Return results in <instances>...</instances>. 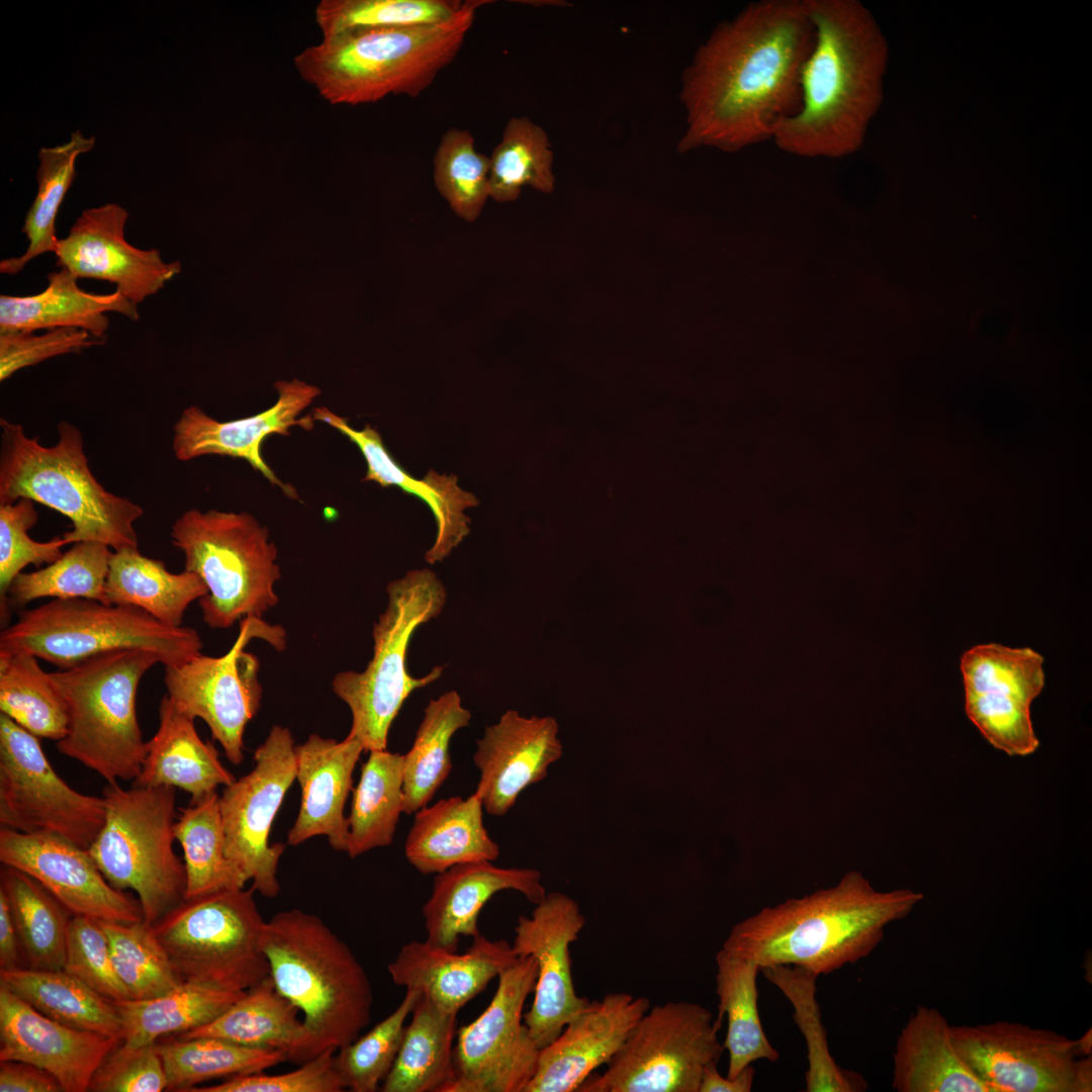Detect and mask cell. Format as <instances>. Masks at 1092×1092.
<instances>
[{
  "instance_id": "cell-1",
  "label": "cell",
  "mask_w": 1092,
  "mask_h": 1092,
  "mask_svg": "<svg viewBox=\"0 0 1092 1092\" xmlns=\"http://www.w3.org/2000/svg\"><path fill=\"white\" fill-rule=\"evenodd\" d=\"M813 38L806 0L753 2L716 26L682 75L678 151L735 153L771 141L800 108Z\"/></svg>"
},
{
  "instance_id": "cell-2",
  "label": "cell",
  "mask_w": 1092,
  "mask_h": 1092,
  "mask_svg": "<svg viewBox=\"0 0 1092 1092\" xmlns=\"http://www.w3.org/2000/svg\"><path fill=\"white\" fill-rule=\"evenodd\" d=\"M806 4L814 38L801 71L800 108L771 141L793 156L840 159L861 147L882 102L887 42L856 0Z\"/></svg>"
},
{
  "instance_id": "cell-3",
  "label": "cell",
  "mask_w": 1092,
  "mask_h": 1092,
  "mask_svg": "<svg viewBox=\"0 0 1092 1092\" xmlns=\"http://www.w3.org/2000/svg\"><path fill=\"white\" fill-rule=\"evenodd\" d=\"M920 892L877 891L860 873L836 886L766 907L736 923L724 940L728 953L760 967L792 965L817 977L869 957L886 927L905 918Z\"/></svg>"
},
{
  "instance_id": "cell-4",
  "label": "cell",
  "mask_w": 1092,
  "mask_h": 1092,
  "mask_svg": "<svg viewBox=\"0 0 1092 1092\" xmlns=\"http://www.w3.org/2000/svg\"><path fill=\"white\" fill-rule=\"evenodd\" d=\"M262 947L276 989L302 1013L303 1038L290 1061L337 1052L371 1019L370 980L350 946L322 918L300 909L265 922Z\"/></svg>"
},
{
  "instance_id": "cell-5",
  "label": "cell",
  "mask_w": 1092,
  "mask_h": 1092,
  "mask_svg": "<svg viewBox=\"0 0 1092 1092\" xmlns=\"http://www.w3.org/2000/svg\"><path fill=\"white\" fill-rule=\"evenodd\" d=\"M467 0L450 19L426 25L350 31L304 49L294 59L300 77L331 104L372 103L393 94L417 97L453 62L477 9Z\"/></svg>"
},
{
  "instance_id": "cell-6",
  "label": "cell",
  "mask_w": 1092,
  "mask_h": 1092,
  "mask_svg": "<svg viewBox=\"0 0 1092 1092\" xmlns=\"http://www.w3.org/2000/svg\"><path fill=\"white\" fill-rule=\"evenodd\" d=\"M0 427V505L28 498L61 513L73 525L63 535L67 544L99 542L114 551L138 547L133 525L143 508L97 481L78 428L61 421L57 443L47 447L19 424L1 419Z\"/></svg>"
},
{
  "instance_id": "cell-7",
  "label": "cell",
  "mask_w": 1092,
  "mask_h": 1092,
  "mask_svg": "<svg viewBox=\"0 0 1092 1092\" xmlns=\"http://www.w3.org/2000/svg\"><path fill=\"white\" fill-rule=\"evenodd\" d=\"M159 662L151 651L120 649L50 672L67 708L59 752L107 783L134 781L148 750L136 717V692L144 674Z\"/></svg>"
},
{
  "instance_id": "cell-8",
  "label": "cell",
  "mask_w": 1092,
  "mask_h": 1092,
  "mask_svg": "<svg viewBox=\"0 0 1092 1092\" xmlns=\"http://www.w3.org/2000/svg\"><path fill=\"white\" fill-rule=\"evenodd\" d=\"M387 606L373 625V657L363 671H341L332 680L335 695L347 704L352 723L346 737L364 751L387 749L392 722L410 695L441 677L444 666L422 677L406 669L410 641L421 625L438 617L447 600L444 584L428 568L408 571L386 587Z\"/></svg>"
},
{
  "instance_id": "cell-9",
  "label": "cell",
  "mask_w": 1092,
  "mask_h": 1092,
  "mask_svg": "<svg viewBox=\"0 0 1092 1092\" xmlns=\"http://www.w3.org/2000/svg\"><path fill=\"white\" fill-rule=\"evenodd\" d=\"M201 648L193 628L166 626L140 608L84 598L22 609L0 633V651H26L60 669L120 649L151 651L164 666H180Z\"/></svg>"
},
{
  "instance_id": "cell-10",
  "label": "cell",
  "mask_w": 1092,
  "mask_h": 1092,
  "mask_svg": "<svg viewBox=\"0 0 1092 1092\" xmlns=\"http://www.w3.org/2000/svg\"><path fill=\"white\" fill-rule=\"evenodd\" d=\"M171 538L184 553V570L206 585L198 604L209 627L225 629L244 618L262 619L279 602L277 548L254 516L191 509L175 521Z\"/></svg>"
},
{
  "instance_id": "cell-11",
  "label": "cell",
  "mask_w": 1092,
  "mask_h": 1092,
  "mask_svg": "<svg viewBox=\"0 0 1092 1092\" xmlns=\"http://www.w3.org/2000/svg\"><path fill=\"white\" fill-rule=\"evenodd\" d=\"M102 797L105 822L88 851L113 888L138 895L154 925L185 898V864L173 848L176 789L107 783Z\"/></svg>"
},
{
  "instance_id": "cell-12",
  "label": "cell",
  "mask_w": 1092,
  "mask_h": 1092,
  "mask_svg": "<svg viewBox=\"0 0 1092 1092\" xmlns=\"http://www.w3.org/2000/svg\"><path fill=\"white\" fill-rule=\"evenodd\" d=\"M254 889L184 899L153 925L184 982L244 992L270 976Z\"/></svg>"
},
{
  "instance_id": "cell-13",
  "label": "cell",
  "mask_w": 1092,
  "mask_h": 1092,
  "mask_svg": "<svg viewBox=\"0 0 1092 1092\" xmlns=\"http://www.w3.org/2000/svg\"><path fill=\"white\" fill-rule=\"evenodd\" d=\"M722 1020L705 1006L669 1001L650 1007L635 1023L601 1075L581 1092H699L705 1068L724 1051Z\"/></svg>"
},
{
  "instance_id": "cell-14",
  "label": "cell",
  "mask_w": 1092,
  "mask_h": 1092,
  "mask_svg": "<svg viewBox=\"0 0 1092 1092\" xmlns=\"http://www.w3.org/2000/svg\"><path fill=\"white\" fill-rule=\"evenodd\" d=\"M254 638L266 640L279 651L285 648L281 626L249 617L241 620L239 635L223 655L199 653L180 666H165L164 682L171 702L193 719L203 720L235 765L244 760V732L258 713L263 693L260 661L245 651Z\"/></svg>"
},
{
  "instance_id": "cell-15",
  "label": "cell",
  "mask_w": 1092,
  "mask_h": 1092,
  "mask_svg": "<svg viewBox=\"0 0 1092 1092\" xmlns=\"http://www.w3.org/2000/svg\"><path fill=\"white\" fill-rule=\"evenodd\" d=\"M103 797L71 788L51 765L37 737L0 714V824L54 833L88 849L105 822Z\"/></svg>"
},
{
  "instance_id": "cell-16",
  "label": "cell",
  "mask_w": 1092,
  "mask_h": 1092,
  "mask_svg": "<svg viewBox=\"0 0 1092 1092\" xmlns=\"http://www.w3.org/2000/svg\"><path fill=\"white\" fill-rule=\"evenodd\" d=\"M538 966L517 957L498 975L486 1009L457 1032L455 1080L449 1092H524L535 1075L540 1049L524 1023V1005L534 992Z\"/></svg>"
},
{
  "instance_id": "cell-17",
  "label": "cell",
  "mask_w": 1092,
  "mask_h": 1092,
  "mask_svg": "<svg viewBox=\"0 0 1092 1092\" xmlns=\"http://www.w3.org/2000/svg\"><path fill=\"white\" fill-rule=\"evenodd\" d=\"M954 1045L991 1092H1091L1092 1056L1057 1031L995 1021L951 1025Z\"/></svg>"
},
{
  "instance_id": "cell-18",
  "label": "cell",
  "mask_w": 1092,
  "mask_h": 1092,
  "mask_svg": "<svg viewBox=\"0 0 1092 1092\" xmlns=\"http://www.w3.org/2000/svg\"><path fill=\"white\" fill-rule=\"evenodd\" d=\"M294 747L290 730L274 725L254 752L253 769L219 795L225 855L252 881L254 891L267 898L280 891L277 868L285 844H269V834L296 780Z\"/></svg>"
},
{
  "instance_id": "cell-19",
  "label": "cell",
  "mask_w": 1092,
  "mask_h": 1092,
  "mask_svg": "<svg viewBox=\"0 0 1092 1092\" xmlns=\"http://www.w3.org/2000/svg\"><path fill=\"white\" fill-rule=\"evenodd\" d=\"M1043 657L1029 647L980 644L964 652L961 670L965 710L996 749L1010 756L1032 754L1039 746L1030 716L1044 687Z\"/></svg>"
},
{
  "instance_id": "cell-20",
  "label": "cell",
  "mask_w": 1092,
  "mask_h": 1092,
  "mask_svg": "<svg viewBox=\"0 0 1092 1092\" xmlns=\"http://www.w3.org/2000/svg\"><path fill=\"white\" fill-rule=\"evenodd\" d=\"M584 925L577 902L551 892L535 904L530 916L521 915L515 926L512 947L516 956H531L538 966L534 1000L524 1023L540 1050L592 1001L575 992L569 954V945Z\"/></svg>"
},
{
  "instance_id": "cell-21",
  "label": "cell",
  "mask_w": 1092,
  "mask_h": 1092,
  "mask_svg": "<svg viewBox=\"0 0 1092 1092\" xmlns=\"http://www.w3.org/2000/svg\"><path fill=\"white\" fill-rule=\"evenodd\" d=\"M0 861L35 879L73 915L120 923L144 920L139 899L113 888L88 849L62 836L0 828Z\"/></svg>"
},
{
  "instance_id": "cell-22",
  "label": "cell",
  "mask_w": 1092,
  "mask_h": 1092,
  "mask_svg": "<svg viewBox=\"0 0 1092 1092\" xmlns=\"http://www.w3.org/2000/svg\"><path fill=\"white\" fill-rule=\"evenodd\" d=\"M128 212L119 204L87 208L59 239L57 265L79 278L113 283L134 304L158 293L181 271L180 262H165L157 249L142 250L124 237Z\"/></svg>"
},
{
  "instance_id": "cell-23",
  "label": "cell",
  "mask_w": 1092,
  "mask_h": 1092,
  "mask_svg": "<svg viewBox=\"0 0 1092 1092\" xmlns=\"http://www.w3.org/2000/svg\"><path fill=\"white\" fill-rule=\"evenodd\" d=\"M276 402L251 417L219 422L200 407L185 408L173 428L172 448L179 461H189L204 455H220L246 460L261 472L271 484L279 486L291 498L296 491L283 483L261 455L263 441L273 435L289 436L290 429L299 426L312 430L311 415L301 413L320 395L321 390L301 380H280L275 383Z\"/></svg>"
},
{
  "instance_id": "cell-24",
  "label": "cell",
  "mask_w": 1092,
  "mask_h": 1092,
  "mask_svg": "<svg viewBox=\"0 0 1092 1092\" xmlns=\"http://www.w3.org/2000/svg\"><path fill=\"white\" fill-rule=\"evenodd\" d=\"M121 1041L51 1019L0 985V1061L37 1066L64 1092L89 1091L94 1074Z\"/></svg>"
},
{
  "instance_id": "cell-25",
  "label": "cell",
  "mask_w": 1092,
  "mask_h": 1092,
  "mask_svg": "<svg viewBox=\"0 0 1092 1092\" xmlns=\"http://www.w3.org/2000/svg\"><path fill=\"white\" fill-rule=\"evenodd\" d=\"M559 726L551 716L506 711L476 740L473 762L479 769L476 793L483 809L503 816L528 787L543 781L562 755Z\"/></svg>"
},
{
  "instance_id": "cell-26",
  "label": "cell",
  "mask_w": 1092,
  "mask_h": 1092,
  "mask_svg": "<svg viewBox=\"0 0 1092 1092\" xmlns=\"http://www.w3.org/2000/svg\"><path fill=\"white\" fill-rule=\"evenodd\" d=\"M650 1008L646 997L609 993L571 1019L540 1050L537 1069L524 1092H571L618 1053L630 1030Z\"/></svg>"
},
{
  "instance_id": "cell-27",
  "label": "cell",
  "mask_w": 1092,
  "mask_h": 1092,
  "mask_svg": "<svg viewBox=\"0 0 1092 1092\" xmlns=\"http://www.w3.org/2000/svg\"><path fill=\"white\" fill-rule=\"evenodd\" d=\"M516 959L508 941L481 934L462 953L412 940L401 946L387 971L395 985L416 990L440 1009L457 1014Z\"/></svg>"
},
{
  "instance_id": "cell-28",
  "label": "cell",
  "mask_w": 1092,
  "mask_h": 1092,
  "mask_svg": "<svg viewBox=\"0 0 1092 1092\" xmlns=\"http://www.w3.org/2000/svg\"><path fill=\"white\" fill-rule=\"evenodd\" d=\"M536 869L499 868L490 860L453 866L435 875L430 898L423 906L427 941L456 951L460 936L480 934L478 916L496 893L514 890L537 904L546 896Z\"/></svg>"
},
{
  "instance_id": "cell-29",
  "label": "cell",
  "mask_w": 1092,
  "mask_h": 1092,
  "mask_svg": "<svg viewBox=\"0 0 1092 1092\" xmlns=\"http://www.w3.org/2000/svg\"><path fill=\"white\" fill-rule=\"evenodd\" d=\"M311 416L346 436L362 453L367 472L362 481H375L383 487L397 486L423 500L433 513L437 532L425 559L433 564L444 560L469 534L470 519L464 510L478 505L474 494L460 488L457 477L430 469L423 479L408 474L390 455L378 431L369 425L352 428L348 420L325 406L314 407Z\"/></svg>"
},
{
  "instance_id": "cell-30",
  "label": "cell",
  "mask_w": 1092,
  "mask_h": 1092,
  "mask_svg": "<svg viewBox=\"0 0 1092 1092\" xmlns=\"http://www.w3.org/2000/svg\"><path fill=\"white\" fill-rule=\"evenodd\" d=\"M364 751L355 739L342 741L311 734L294 747L296 780L301 790L297 817L287 833L288 845L324 835L337 851H347L345 804L353 790V772Z\"/></svg>"
},
{
  "instance_id": "cell-31",
  "label": "cell",
  "mask_w": 1092,
  "mask_h": 1092,
  "mask_svg": "<svg viewBox=\"0 0 1092 1092\" xmlns=\"http://www.w3.org/2000/svg\"><path fill=\"white\" fill-rule=\"evenodd\" d=\"M194 720L178 710L167 695L162 698L159 727L147 741V755L132 786L178 788L191 795L190 801H196L236 781L219 760L217 749L200 738Z\"/></svg>"
},
{
  "instance_id": "cell-32",
  "label": "cell",
  "mask_w": 1092,
  "mask_h": 1092,
  "mask_svg": "<svg viewBox=\"0 0 1092 1092\" xmlns=\"http://www.w3.org/2000/svg\"><path fill=\"white\" fill-rule=\"evenodd\" d=\"M107 312L139 320L136 304L118 290L105 294L87 292L78 285L73 273L60 268L48 275V286L39 293L0 296V334L76 328L103 339L109 327Z\"/></svg>"
},
{
  "instance_id": "cell-33",
  "label": "cell",
  "mask_w": 1092,
  "mask_h": 1092,
  "mask_svg": "<svg viewBox=\"0 0 1092 1092\" xmlns=\"http://www.w3.org/2000/svg\"><path fill=\"white\" fill-rule=\"evenodd\" d=\"M482 814L476 793L423 807L415 813L405 839L407 861L423 875H437L460 863L495 860L499 846L484 827Z\"/></svg>"
},
{
  "instance_id": "cell-34",
  "label": "cell",
  "mask_w": 1092,
  "mask_h": 1092,
  "mask_svg": "<svg viewBox=\"0 0 1092 1092\" xmlns=\"http://www.w3.org/2000/svg\"><path fill=\"white\" fill-rule=\"evenodd\" d=\"M951 1025L934 1007L918 1006L900 1031L893 1054L898 1092H991L959 1054Z\"/></svg>"
},
{
  "instance_id": "cell-35",
  "label": "cell",
  "mask_w": 1092,
  "mask_h": 1092,
  "mask_svg": "<svg viewBox=\"0 0 1092 1092\" xmlns=\"http://www.w3.org/2000/svg\"><path fill=\"white\" fill-rule=\"evenodd\" d=\"M107 603L140 608L162 624L181 627L189 605L207 594L195 573H173L138 547L111 553L105 583Z\"/></svg>"
},
{
  "instance_id": "cell-36",
  "label": "cell",
  "mask_w": 1092,
  "mask_h": 1092,
  "mask_svg": "<svg viewBox=\"0 0 1092 1092\" xmlns=\"http://www.w3.org/2000/svg\"><path fill=\"white\" fill-rule=\"evenodd\" d=\"M456 1013L440 1009L421 994L381 1091L449 1092L456 1077Z\"/></svg>"
},
{
  "instance_id": "cell-37",
  "label": "cell",
  "mask_w": 1092,
  "mask_h": 1092,
  "mask_svg": "<svg viewBox=\"0 0 1092 1092\" xmlns=\"http://www.w3.org/2000/svg\"><path fill=\"white\" fill-rule=\"evenodd\" d=\"M0 985L51 1019L122 1039L115 1004L65 970H0Z\"/></svg>"
},
{
  "instance_id": "cell-38",
  "label": "cell",
  "mask_w": 1092,
  "mask_h": 1092,
  "mask_svg": "<svg viewBox=\"0 0 1092 1092\" xmlns=\"http://www.w3.org/2000/svg\"><path fill=\"white\" fill-rule=\"evenodd\" d=\"M299 1013L269 976L216 1018L177 1037H217L252 1048L283 1050L290 1061L304 1033Z\"/></svg>"
},
{
  "instance_id": "cell-39",
  "label": "cell",
  "mask_w": 1092,
  "mask_h": 1092,
  "mask_svg": "<svg viewBox=\"0 0 1092 1092\" xmlns=\"http://www.w3.org/2000/svg\"><path fill=\"white\" fill-rule=\"evenodd\" d=\"M0 892L7 900L26 968L63 970L72 912L35 879L6 864L0 871Z\"/></svg>"
},
{
  "instance_id": "cell-40",
  "label": "cell",
  "mask_w": 1092,
  "mask_h": 1092,
  "mask_svg": "<svg viewBox=\"0 0 1092 1092\" xmlns=\"http://www.w3.org/2000/svg\"><path fill=\"white\" fill-rule=\"evenodd\" d=\"M716 966L717 1017L722 1020L727 1016L723 1046L729 1055L726 1077L733 1079L757 1060L777 1062L780 1054L765 1035L758 1013L756 979L760 967L723 948L716 954Z\"/></svg>"
},
{
  "instance_id": "cell-41",
  "label": "cell",
  "mask_w": 1092,
  "mask_h": 1092,
  "mask_svg": "<svg viewBox=\"0 0 1092 1092\" xmlns=\"http://www.w3.org/2000/svg\"><path fill=\"white\" fill-rule=\"evenodd\" d=\"M244 992H232L182 982L161 996L114 1002L121 1018L122 1043L140 1046L158 1038L178 1035L204 1025L237 1001Z\"/></svg>"
},
{
  "instance_id": "cell-42",
  "label": "cell",
  "mask_w": 1092,
  "mask_h": 1092,
  "mask_svg": "<svg viewBox=\"0 0 1092 1092\" xmlns=\"http://www.w3.org/2000/svg\"><path fill=\"white\" fill-rule=\"evenodd\" d=\"M403 763V754L397 752H369L353 790L348 816L346 852L350 857L392 843L404 806Z\"/></svg>"
},
{
  "instance_id": "cell-43",
  "label": "cell",
  "mask_w": 1092,
  "mask_h": 1092,
  "mask_svg": "<svg viewBox=\"0 0 1092 1092\" xmlns=\"http://www.w3.org/2000/svg\"><path fill=\"white\" fill-rule=\"evenodd\" d=\"M471 713L456 691L431 700L424 710L411 749L403 754V813L427 806L452 770L449 745L453 735L470 724Z\"/></svg>"
},
{
  "instance_id": "cell-44",
  "label": "cell",
  "mask_w": 1092,
  "mask_h": 1092,
  "mask_svg": "<svg viewBox=\"0 0 1092 1092\" xmlns=\"http://www.w3.org/2000/svg\"><path fill=\"white\" fill-rule=\"evenodd\" d=\"M174 834L184 853V899L245 887L248 877L225 855L219 795L216 791L190 801L186 808L181 809L174 825Z\"/></svg>"
},
{
  "instance_id": "cell-45",
  "label": "cell",
  "mask_w": 1092,
  "mask_h": 1092,
  "mask_svg": "<svg viewBox=\"0 0 1092 1092\" xmlns=\"http://www.w3.org/2000/svg\"><path fill=\"white\" fill-rule=\"evenodd\" d=\"M766 980L777 986L794 1008L793 1018L807 1044L808 1070L806 1092H862L868 1090L864 1078L842 1069L833 1059L828 1045L827 1031L822 1022L816 999L817 976L792 965H777L760 970Z\"/></svg>"
},
{
  "instance_id": "cell-46",
  "label": "cell",
  "mask_w": 1092,
  "mask_h": 1092,
  "mask_svg": "<svg viewBox=\"0 0 1092 1092\" xmlns=\"http://www.w3.org/2000/svg\"><path fill=\"white\" fill-rule=\"evenodd\" d=\"M167 1090L189 1091L211 1079L264 1072L288 1061L283 1050L252 1048L217 1037L179 1038L157 1042Z\"/></svg>"
},
{
  "instance_id": "cell-47",
  "label": "cell",
  "mask_w": 1092,
  "mask_h": 1092,
  "mask_svg": "<svg viewBox=\"0 0 1092 1092\" xmlns=\"http://www.w3.org/2000/svg\"><path fill=\"white\" fill-rule=\"evenodd\" d=\"M94 144L93 136L86 138L80 130H76L66 144L40 149L39 166L36 172L37 194L26 213L22 228L28 246L21 256L2 260L1 273L17 274L38 256L46 253L55 254L59 241L56 237V218L76 176V159L79 155L89 152Z\"/></svg>"
},
{
  "instance_id": "cell-48",
  "label": "cell",
  "mask_w": 1092,
  "mask_h": 1092,
  "mask_svg": "<svg viewBox=\"0 0 1092 1092\" xmlns=\"http://www.w3.org/2000/svg\"><path fill=\"white\" fill-rule=\"evenodd\" d=\"M99 542H78L48 566L19 573L11 582L1 605V622L11 609H23L41 599L84 598L107 603L105 583L112 553Z\"/></svg>"
},
{
  "instance_id": "cell-49",
  "label": "cell",
  "mask_w": 1092,
  "mask_h": 1092,
  "mask_svg": "<svg viewBox=\"0 0 1092 1092\" xmlns=\"http://www.w3.org/2000/svg\"><path fill=\"white\" fill-rule=\"evenodd\" d=\"M26 651H0V710L37 738L59 741L67 708L50 673Z\"/></svg>"
},
{
  "instance_id": "cell-50",
  "label": "cell",
  "mask_w": 1092,
  "mask_h": 1092,
  "mask_svg": "<svg viewBox=\"0 0 1092 1092\" xmlns=\"http://www.w3.org/2000/svg\"><path fill=\"white\" fill-rule=\"evenodd\" d=\"M489 158V197L493 200L514 201L525 186L544 193L553 191L551 144L543 127L530 118H510Z\"/></svg>"
},
{
  "instance_id": "cell-51",
  "label": "cell",
  "mask_w": 1092,
  "mask_h": 1092,
  "mask_svg": "<svg viewBox=\"0 0 1092 1092\" xmlns=\"http://www.w3.org/2000/svg\"><path fill=\"white\" fill-rule=\"evenodd\" d=\"M109 942L113 967L130 999H152L184 982L158 939L153 925L144 920L120 923L99 920Z\"/></svg>"
},
{
  "instance_id": "cell-52",
  "label": "cell",
  "mask_w": 1092,
  "mask_h": 1092,
  "mask_svg": "<svg viewBox=\"0 0 1092 1092\" xmlns=\"http://www.w3.org/2000/svg\"><path fill=\"white\" fill-rule=\"evenodd\" d=\"M462 1L449 0H323L315 21L324 37L350 31L435 24L452 18Z\"/></svg>"
},
{
  "instance_id": "cell-53",
  "label": "cell",
  "mask_w": 1092,
  "mask_h": 1092,
  "mask_svg": "<svg viewBox=\"0 0 1092 1092\" xmlns=\"http://www.w3.org/2000/svg\"><path fill=\"white\" fill-rule=\"evenodd\" d=\"M490 158L479 153L467 129L452 127L441 138L434 156V182L451 209L474 221L489 197Z\"/></svg>"
},
{
  "instance_id": "cell-54",
  "label": "cell",
  "mask_w": 1092,
  "mask_h": 1092,
  "mask_svg": "<svg viewBox=\"0 0 1092 1092\" xmlns=\"http://www.w3.org/2000/svg\"><path fill=\"white\" fill-rule=\"evenodd\" d=\"M421 993L406 989L399 1005L362 1036L336 1052L337 1069L353 1092H375L390 1072L405 1029V1021Z\"/></svg>"
},
{
  "instance_id": "cell-55",
  "label": "cell",
  "mask_w": 1092,
  "mask_h": 1092,
  "mask_svg": "<svg viewBox=\"0 0 1092 1092\" xmlns=\"http://www.w3.org/2000/svg\"><path fill=\"white\" fill-rule=\"evenodd\" d=\"M33 500L19 498L0 505V606L12 580L28 564L39 566L57 561L67 545L63 537L48 542L31 539L28 530L37 522Z\"/></svg>"
},
{
  "instance_id": "cell-56",
  "label": "cell",
  "mask_w": 1092,
  "mask_h": 1092,
  "mask_svg": "<svg viewBox=\"0 0 1092 1092\" xmlns=\"http://www.w3.org/2000/svg\"><path fill=\"white\" fill-rule=\"evenodd\" d=\"M63 970L113 1003L130 999L115 972L108 938L97 919L72 917Z\"/></svg>"
},
{
  "instance_id": "cell-57",
  "label": "cell",
  "mask_w": 1092,
  "mask_h": 1092,
  "mask_svg": "<svg viewBox=\"0 0 1092 1092\" xmlns=\"http://www.w3.org/2000/svg\"><path fill=\"white\" fill-rule=\"evenodd\" d=\"M335 1055V1051L329 1050L291 1072L237 1075L215 1085L193 1087L188 1092H341L346 1090V1085L337 1069Z\"/></svg>"
},
{
  "instance_id": "cell-58",
  "label": "cell",
  "mask_w": 1092,
  "mask_h": 1092,
  "mask_svg": "<svg viewBox=\"0 0 1092 1092\" xmlns=\"http://www.w3.org/2000/svg\"><path fill=\"white\" fill-rule=\"evenodd\" d=\"M167 1085L157 1042L140 1046L122 1043L98 1068L89 1091L161 1092Z\"/></svg>"
},
{
  "instance_id": "cell-59",
  "label": "cell",
  "mask_w": 1092,
  "mask_h": 1092,
  "mask_svg": "<svg viewBox=\"0 0 1092 1092\" xmlns=\"http://www.w3.org/2000/svg\"><path fill=\"white\" fill-rule=\"evenodd\" d=\"M35 333V332H34ZM34 333L9 332L0 334V380L4 381L16 371L38 364L50 358L79 353L102 339L76 328H60Z\"/></svg>"
},
{
  "instance_id": "cell-60",
  "label": "cell",
  "mask_w": 1092,
  "mask_h": 1092,
  "mask_svg": "<svg viewBox=\"0 0 1092 1092\" xmlns=\"http://www.w3.org/2000/svg\"><path fill=\"white\" fill-rule=\"evenodd\" d=\"M1 1092H64L49 1072L21 1061H0Z\"/></svg>"
},
{
  "instance_id": "cell-61",
  "label": "cell",
  "mask_w": 1092,
  "mask_h": 1092,
  "mask_svg": "<svg viewBox=\"0 0 1092 1092\" xmlns=\"http://www.w3.org/2000/svg\"><path fill=\"white\" fill-rule=\"evenodd\" d=\"M22 951L13 918L3 893L0 892V970L24 968Z\"/></svg>"
},
{
  "instance_id": "cell-62",
  "label": "cell",
  "mask_w": 1092,
  "mask_h": 1092,
  "mask_svg": "<svg viewBox=\"0 0 1092 1092\" xmlns=\"http://www.w3.org/2000/svg\"><path fill=\"white\" fill-rule=\"evenodd\" d=\"M718 1063L708 1065L702 1075L699 1092H749L752 1089L755 1070L752 1065L743 1069L735 1078L720 1075Z\"/></svg>"
},
{
  "instance_id": "cell-63",
  "label": "cell",
  "mask_w": 1092,
  "mask_h": 1092,
  "mask_svg": "<svg viewBox=\"0 0 1092 1092\" xmlns=\"http://www.w3.org/2000/svg\"><path fill=\"white\" fill-rule=\"evenodd\" d=\"M1076 1051L1078 1057H1089L1092 1055V1032L1089 1028L1080 1038L1075 1039Z\"/></svg>"
}]
</instances>
